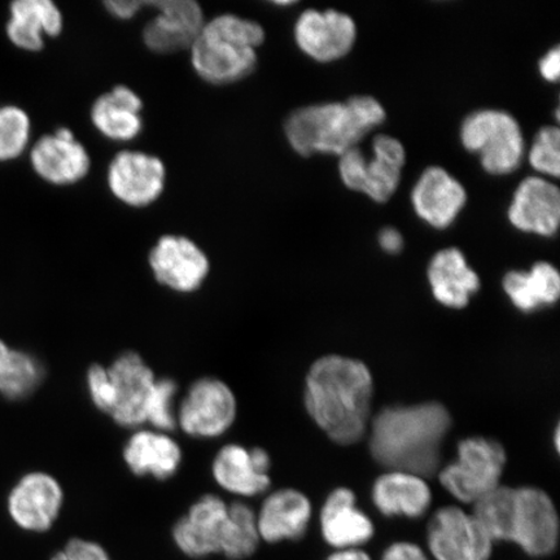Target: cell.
<instances>
[{
	"label": "cell",
	"instance_id": "obj_1",
	"mask_svg": "<svg viewBox=\"0 0 560 560\" xmlns=\"http://www.w3.org/2000/svg\"><path fill=\"white\" fill-rule=\"evenodd\" d=\"M374 383L365 363L325 355L306 375L305 408L334 443L348 446L366 435Z\"/></svg>",
	"mask_w": 560,
	"mask_h": 560
},
{
	"label": "cell",
	"instance_id": "obj_2",
	"mask_svg": "<svg viewBox=\"0 0 560 560\" xmlns=\"http://www.w3.org/2000/svg\"><path fill=\"white\" fill-rule=\"evenodd\" d=\"M452 427L443 404L390 406L371 424L370 452L389 471L429 478L440 467L441 446Z\"/></svg>",
	"mask_w": 560,
	"mask_h": 560
},
{
	"label": "cell",
	"instance_id": "obj_3",
	"mask_svg": "<svg viewBox=\"0 0 560 560\" xmlns=\"http://www.w3.org/2000/svg\"><path fill=\"white\" fill-rule=\"evenodd\" d=\"M385 120L382 104L371 96L346 103L307 105L287 118V140L301 156L334 153L341 156Z\"/></svg>",
	"mask_w": 560,
	"mask_h": 560
},
{
	"label": "cell",
	"instance_id": "obj_4",
	"mask_svg": "<svg viewBox=\"0 0 560 560\" xmlns=\"http://www.w3.org/2000/svg\"><path fill=\"white\" fill-rule=\"evenodd\" d=\"M265 32L256 21L217 16L202 26L190 51L196 74L215 86L231 85L254 72Z\"/></svg>",
	"mask_w": 560,
	"mask_h": 560
},
{
	"label": "cell",
	"instance_id": "obj_5",
	"mask_svg": "<svg viewBox=\"0 0 560 560\" xmlns=\"http://www.w3.org/2000/svg\"><path fill=\"white\" fill-rule=\"evenodd\" d=\"M506 452L499 441L470 438L458 444V457L440 471L441 486L462 503H474L499 488Z\"/></svg>",
	"mask_w": 560,
	"mask_h": 560
},
{
	"label": "cell",
	"instance_id": "obj_6",
	"mask_svg": "<svg viewBox=\"0 0 560 560\" xmlns=\"http://www.w3.org/2000/svg\"><path fill=\"white\" fill-rule=\"evenodd\" d=\"M460 139L466 150L478 153L489 174L506 175L522 163L524 139L521 126L506 112H475L462 125Z\"/></svg>",
	"mask_w": 560,
	"mask_h": 560
},
{
	"label": "cell",
	"instance_id": "obj_7",
	"mask_svg": "<svg viewBox=\"0 0 560 560\" xmlns=\"http://www.w3.org/2000/svg\"><path fill=\"white\" fill-rule=\"evenodd\" d=\"M373 145V160H368L357 147L342 153L340 177L350 190L365 194L376 202H385L400 185L406 153L400 140L389 136H377Z\"/></svg>",
	"mask_w": 560,
	"mask_h": 560
},
{
	"label": "cell",
	"instance_id": "obj_8",
	"mask_svg": "<svg viewBox=\"0 0 560 560\" xmlns=\"http://www.w3.org/2000/svg\"><path fill=\"white\" fill-rule=\"evenodd\" d=\"M237 402L233 389L219 377L195 381L177 408V427L195 439H217L233 427Z\"/></svg>",
	"mask_w": 560,
	"mask_h": 560
},
{
	"label": "cell",
	"instance_id": "obj_9",
	"mask_svg": "<svg viewBox=\"0 0 560 560\" xmlns=\"http://www.w3.org/2000/svg\"><path fill=\"white\" fill-rule=\"evenodd\" d=\"M509 542L532 558H546L557 550L559 516L555 502L544 490L515 488Z\"/></svg>",
	"mask_w": 560,
	"mask_h": 560
},
{
	"label": "cell",
	"instance_id": "obj_10",
	"mask_svg": "<svg viewBox=\"0 0 560 560\" xmlns=\"http://www.w3.org/2000/svg\"><path fill=\"white\" fill-rule=\"evenodd\" d=\"M427 544L435 560H490L494 541L471 514L440 508L429 524Z\"/></svg>",
	"mask_w": 560,
	"mask_h": 560
},
{
	"label": "cell",
	"instance_id": "obj_11",
	"mask_svg": "<svg viewBox=\"0 0 560 560\" xmlns=\"http://www.w3.org/2000/svg\"><path fill=\"white\" fill-rule=\"evenodd\" d=\"M107 373L112 395L108 417L124 429H140L145 423L155 373L137 352L118 355L107 368Z\"/></svg>",
	"mask_w": 560,
	"mask_h": 560
},
{
	"label": "cell",
	"instance_id": "obj_12",
	"mask_svg": "<svg viewBox=\"0 0 560 560\" xmlns=\"http://www.w3.org/2000/svg\"><path fill=\"white\" fill-rule=\"evenodd\" d=\"M153 277L161 285L178 293H192L208 278L209 258L198 244L186 236L160 237L149 257Z\"/></svg>",
	"mask_w": 560,
	"mask_h": 560
},
{
	"label": "cell",
	"instance_id": "obj_13",
	"mask_svg": "<svg viewBox=\"0 0 560 560\" xmlns=\"http://www.w3.org/2000/svg\"><path fill=\"white\" fill-rule=\"evenodd\" d=\"M107 180L117 200L132 208H144L163 195L166 170L163 161L149 153L122 151L112 160Z\"/></svg>",
	"mask_w": 560,
	"mask_h": 560
},
{
	"label": "cell",
	"instance_id": "obj_14",
	"mask_svg": "<svg viewBox=\"0 0 560 560\" xmlns=\"http://www.w3.org/2000/svg\"><path fill=\"white\" fill-rule=\"evenodd\" d=\"M229 505L221 497L206 494L173 527V541L190 558L221 555L226 534Z\"/></svg>",
	"mask_w": 560,
	"mask_h": 560
},
{
	"label": "cell",
	"instance_id": "obj_15",
	"mask_svg": "<svg viewBox=\"0 0 560 560\" xmlns=\"http://www.w3.org/2000/svg\"><path fill=\"white\" fill-rule=\"evenodd\" d=\"M65 503V490L54 476L31 472L21 478L11 490L7 508L11 520L21 529L46 532L58 520Z\"/></svg>",
	"mask_w": 560,
	"mask_h": 560
},
{
	"label": "cell",
	"instance_id": "obj_16",
	"mask_svg": "<svg viewBox=\"0 0 560 560\" xmlns=\"http://www.w3.org/2000/svg\"><path fill=\"white\" fill-rule=\"evenodd\" d=\"M158 10L143 31L147 48L156 54H174L190 50L205 26V13L194 0H160L145 2Z\"/></svg>",
	"mask_w": 560,
	"mask_h": 560
},
{
	"label": "cell",
	"instance_id": "obj_17",
	"mask_svg": "<svg viewBox=\"0 0 560 560\" xmlns=\"http://www.w3.org/2000/svg\"><path fill=\"white\" fill-rule=\"evenodd\" d=\"M31 164L35 174L54 186L79 184L89 174V153L73 131L60 128L34 143Z\"/></svg>",
	"mask_w": 560,
	"mask_h": 560
},
{
	"label": "cell",
	"instance_id": "obj_18",
	"mask_svg": "<svg viewBox=\"0 0 560 560\" xmlns=\"http://www.w3.org/2000/svg\"><path fill=\"white\" fill-rule=\"evenodd\" d=\"M355 23L346 13L327 10H307L295 25V39L300 50L320 62L339 60L354 45Z\"/></svg>",
	"mask_w": 560,
	"mask_h": 560
},
{
	"label": "cell",
	"instance_id": "obj_19",
	"mask_svg": "<svg viewBox=\"0 0 560 560\" xmlns=\"http://www.w3.org/2000/svg\"><path fill=\"white\" fill-rule=\"evenodd\" d=\"M271 459L262 447L247 450L240 444H228L215 454L213 479L223 490L235 495L262 494L271 485Z\"/></svg>",
	"mask_w": 560,
	"mask_h": 560
},
{
	"label": "cell",
	"instance_id": "obj_20",
	"mask_svg": "<svg viewBox=\"0 0 560 560\" xmlns=\"http://www.w3.org/2000/svg\"><path fill=\"white\" fill-rule=\"evenodd\" d=\"M319 523L324 540L336 550L361 549L375 535L374 523L357 506L355 494L348 488L327 497Z\"/></svg>",
	"mask_w": 560,
	"mask_h": 560
},
{
	"label": "cell",
	"instance_id": "obj_21",
	"mask_svg": "<svg viewBox=\"0 0 560 560\" xmlns=\"http://www.w3.org/2000/svg\"><path fill=\"white\" fill-rule=\"evenodd\" d=\"M509 220L524 233L556 235L560 221V194L556 185L530 177L517 186Z\"/></svg>",
	"mask_w": 560,
	"mask_h": 560
},
{
	"label": "cell",
	"instance_id": "obj_22",
	"mask_svg": "<svg viewBox=\"0 0 560 560\" xmlns=\"http://www.w3.org/2000/svg\"><path fill=\"white\" fill-rule=\"evenodd\" d=\"M466 200L464 186L439 166L424 171L411 194L417 214L435 229L450 228Z\"/></svg>",
	"mask_w": 560,
	"mask_h": 560
},
{
	"label": "cell",
	"instance_id": "obj_23",
	"mask_svg": "<svg viewBox=\"0 0 560 560\" xmlns=\"http://www.w3.org/2000/svg\"><path fill=\"white\" fill-rule=\"evenodd\" d=\"M256 517L261 540L269 544L299 541L310 527L312 503L296 489H280L264 501Z\"/></svg>",
	"mask_w": 560,
	"mask_h": 560
},
{
	"label": "cell",
	"instance_id": "obj_24",
	"mask_svg": "<svg viewBox=\"0 0 560 560\" xmlns=\"http://www.w3.org/2000/svg\"><path fill=\"white\" fill-rule=\"evenodd\" d=\"M65 19L51 0H16L10 4L5 35L19 50L39 52L45 38L59 37Z\"/></svg>",
	"mask_w": 560,
	"mask_h": 560
},
{
	"label": "cell",
	"instance_id": "obj_25",
	"mask_svg": "<svg viewBox=\"0 0 560 560\" xmlns=\"http://www.w3.org/2000/svg\"><path fill=\"white\" fill-rule=\"evenodd\" d=\"M122 455L126 466L136 476L163 481L177 475L184 457L177 441L167 433L145 429L132 433Z\"/></svg>",
	"mask_w": 560,
	"mask_h": 560
},
{
	"label": "cell",
	"instance_id": "obj_26",
	"mask_svg": "<svg viewBox=\"0 0 560 560\" xmlns=\"http://www.w3.org/2000/svg\"><path fill=\"white\" fill-rule=\"evenodd\" d=\"M373 502L384 516L419 520L429 511L432 493L429 485L420 476L404 471H388L375 481Z\"/></svg>",
	"mask_w": 560,
	"mask_h": 560
},
{
	"label": "cell",
	"instance_id": "obj_27",
	"mask_svg": "<svg viewBox=\"0 0 560 560\" xmlns=\"http://www.w3.org/2000/svg\"><path fill=\"white\" fill-rule=\"evenodd\" d=\"M427 276L433 296L452 310H464L480 289L479 276L457 248L440 250L432 258Z\"/></svg>",
	"mask_w": 560,
	"mask_h": 560
},
{
	"label": "cell",
	"instance_id": "obj_28",
	"mask_svg": "<svg viewBox=\"0 0 560 560\" xmlns=\"http://www.w3.org/2000/svg\"><path fill=\"white\" fill-rule=\"evenodd\" d=\"M143 102L136 91L118 85L97 97L91 108V121L102 136L116 142H130L143 129L140 112Z\"/></svg>",
	"mask_w": 560,
	"mask_h": 560
},
{
	"label": "cell",
	"instance_id": "obj_29",
	"mask_svg": "<svg viewBox=\"0 0 560 560\" xmlns=\"http://www.w3.org/2000/svg\"><path fill=\"white\" fill-rule=\"evenodd\" d=\"M503 290L523 313L556 304L560 296V277L555 266L538 262L529 271H510L503 278Z\"/></svg>",
	"mask_w": 560,
	"mask_h": 560
},
{
	"label": "cell",
	"instance_id": "obj_30",
	"mask_svg": "<svg viewBox=\"0 0 560 560\" xmlns=\"http://www.w3.org/2000/svg\"><path fill=\"white\" fill-rule=\"evenodd\" d=\"M45 370L31 353L0 340V395L11 401L24 400L38 389Z\"/></svg>",
	"mask_w": 560,
	"mask_h": 560
},
{
	"label": "cell",
	"instance_id": "obj_31",
	"mask_svg": "<svg viewBox=\"0 0 560 560\" xmlns=\"http://www.w3.org/2000/svg\"><path fill=\"white\" fill-rule=\"evenodd\" d=\"M260 541L255 511L243 502L231 503L221 555L231 560H243L254 555Z\"/></svg>",
	"mask_w": 560,
	"mask_h": 560
},
{
	"label": "cell",
	"instance_id": "obj_32",
	"mask_svg": "<svg viewBox=\"0 0 560 560\" xmlns=\"http://www.w3.org/2000/svg\"><path fill=\"white\" fill-rule=\"evenodd\" d=\"M515 488L500 486L474 503L472 516L495 542H509Z\"/></svg>",
	"mask_w": 560,
	"mask_h": 560
},
{
	"label": "cell",
	"instance_id": "obj_33",
	"mask_svg": "<svg viewBox=\"0 0 560 560\" xmlns=\"http://www.w3.org/2000/svg\"><path fill=\"white\" fill-rule=\"evenodd\" d=\"M30 115L18 105H0V163L19 159L31 143Z\"/></svg>",
	"mask_w": 560,
	"mask_h": 560
},
{
	"label": "cell",
	"instance_id": "obj_34",
	"mask_svg": "<svg viewBox=\"0 0 560 560\" xmlns=\"http://www.w3.org/2000/svg\"><path fill=\"white\" fill-rule=\"evenodd\" d=\"M177 392L178 385L174 381L167 377L156 380L145 411V423H149L152 430L166 433L177 429Z\"/></svg>",
	"mask_w": 560,
	"mask_h": 560
},
{
	"label": "cell",
	"instance_id": "obj_35",
	"mask_svg": "<svg viewBox=\"0 0 560 560\" xmlns=\"http://www.w3.org/2000/svg\"><path fill=\"white\" fill-rule=\"evenodd\" d=\"M529 161L537 172L559 177L560 131L556 126H545L538 131L529 152Z\"/></svg>",
	"mask_w": 560,
	"mask_h": 560
},
{
	"label": "cell",
	"instance_id": "obj_36",
	"mask_svg": "<svg viewBox=\"0 0 560 560\" xmlns=\"http://www.w3.org/2000/svg\"><path fill=\"white\" fill-rule=\"evenodd\" d=\"M86 387L91 402L95 408L107 415L110 410L112 395L107 368L94 363L86 373Z\"/></svg>",
	"mask_w": 560,
	"mask_h": 560
},
{
	"label": "cell",
	"instance_id": "obj_37",
	"mask_svg": "<svg viewBox=\"0 0 560 560\" xmlns=\"http://www.w3.org/2000/svg\"><path fill=\"white\" fill-rule=\"evenodd\" d=\"M51 560H112L100 544L82 538H72L65 550L56 552Z\"/></svg>",
	"mask_w": 560,
	"mask_h": 560
},
{
	"label": "cell",
	"instance_id": "obj_38",
	"mask_svg": "<svg viewBox=\"0 0 560 560\" xmlns=\"http://www.w3.org/2000/svg\"><path fill=\"white\" fill-rule=\"evenodd\" d=\"M381 560H430L419 545L409 541H398L384 550Z\"/></svg>",
	"mask_w": 560,
	"mask_h": 560
},
{
	"label": "cell",
	"instance_id": "obj_39",
	"mask_svg": "<svg viewBox=\"0 0 560 560\" xmlns=\"http://www.w3.org/2000/svg\"><path fill=\"white\" fill-rule=\"evenodd\" d=\"M104 7L112 16L120 20H130L144 7V2H138V0H110V2H105Z\"/></svg>",
	"mask_w": 560,
	"mask_h": 560
},
{
	"label": "cell",
	"instance_id": "obj_40",
	"mask_svg": "<svg viewBox=\"0 0 560 560\" xmlns=\"http://www.w3.org/2000/svg\"><path fill=\"white\" fill-rule=\"evenodd\" d=\"M540 72L546 81L557 82L560 73V50L559 47L552 48L540 61Z\"/></svg>",
	"mask_w": 560,
	"mask_h": 560
},
{
	"label": "cell",
	"instance_id": "obj_41",
	"mask_svg": "<svg viewBox=\"0 0 560 560\" xmlns=\"http://www.w3.org/2000/svg\"><path fill=\"white\" fill-rule=\"evenodd\" d=\"M380 244L387 254L396 255L404 247L402 236L396 229L385 228L380 234Z\"/></svg>",
	"mask_w": 560,
	"mask_h": 560
},
{
	"label": "cell",
	"instance_id": "obj_42",
	"mask_svg": "<svg viewBox=\"0 0 560 560\" xmlns=\"http://www.w3.org/2000/svg\"><path fill=\"white\" fill-rule=\"evenodd\" d=\"M326 560H373L362 549L336 550Z\"/></svg>",
	"mask_w": 560,
	"mask_h": 560
}]
</instances>
